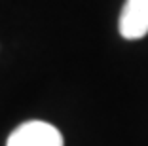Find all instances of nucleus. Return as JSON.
<instances>
[{"label": "nucleus", "instance_id": "f257e3e1", "mask_svg": "<svg viewBox=\"0 0 148 146\" xmlns=\"http://www.w3.org/2000/svg\"><path fill=\"white\" fill-rule=\"evenodd\" d=\"M6 146H63L57 127L46 121H25L8 137Z\"/></svg>", "mask_w": 148, "mask_h": 146}, {"label": "nucleus", "instance_id": "f03ea898", "mask_svg": "<svg viewBox=\"0 0 148 146\" xmlns=\"http://www.w3.org/2000/svg\"><path fill=\"white\" fill-rule=\"evenodd\" d=\"M120 34L127 40H139L148 34V0H125L120 15Z\"/></svg>", "mask_w": 148, "mask_h": 146}]
</instances>
